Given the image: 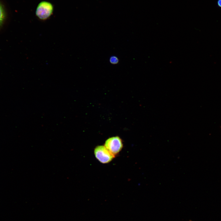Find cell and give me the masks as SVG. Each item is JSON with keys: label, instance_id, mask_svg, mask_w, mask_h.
<instances>
[{"label": "cell", "instance_id": "3957f363", "mask_svg": "<svg viewBox=\"0 0 221 221\" xmlns=\"http://www.w3.org/2000/svg\"><path fill=\"white\" fill-rule=\"evenodd\" d=\"M94 153L96 158L103 164L110 162L115 157L104 145L96 146L94 149Z\"/></svg>", "mask_w": 221, "mask_h": 221}, {"label": "cell", "instance_id": "5b68a950", "mask_svg": "<svg viewBox=\"0 0 221 221\" xmlns=\"http://www.w3.org/2000/svg\"><path fill=\"white\" fill-rule=\"evenodd\" d=\"M109 61L111 64L114 65L118 63L119 60L117 56L113 55L110 57Z\"/></svg>", "mask_w": 221, "mask_h": 221}, {"label": "cell", "instance_id": "8992f818", "mask_svg": "<svg viewBox=\"0 0 221 221\" xmlns=\"http://www.w3.org/2000/svg\"><path fill=\"white\" fill-rule=\"evenodd\" d=\"M217 4L218 7L221 8V0H218L217 2Z\"/></svg>", "mask_w": 221, "mask_h": 221}, {"label": "cell", "instance_id": "277c9868", "mask_svg": "<svg viewBox=\"0 0 221 221\" xmlns=\"http://www.w3.org/2000/svg\"><path fill=\"white\" fill-rule=\"evenodd\" d=\"M6 17V13L4 7L0 2V26L2 25Z\"/></svg>", "mask_w": 221, "mask_h": 221}, {"label": "cell", "instance_id": "7a4b0ae2", "mask_svg": "<svg viewBox=\"0 0 221 221\" xmlns=\"http://www.w3.org/2000/svg\"><path fill=\"white\" fill-rule=\"evenodd\" d=\"M105 146L114 157L117 155L123 147L122 142L118 136H114L108 138L105 141Z\"/></svg>", "mask_w": 221, "mask_h": 221}, {"label": "cell", "instance_id": "6da1fadb", "mask_svg": "<svg viewBox=\"0 0 221 221\" xmlns=\"http://www.w3.org/2000/svg\"><path fill=\"white\" fill-rule=\"evenodd\" d=\"M53 10V6L50 2L43 1L38 5L36 10V14L40 20H45L48 19L52 15Z\"/></svg>", "mask_w": 221, "mask_h": 221}]
</instances>
